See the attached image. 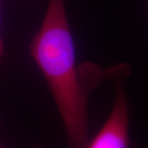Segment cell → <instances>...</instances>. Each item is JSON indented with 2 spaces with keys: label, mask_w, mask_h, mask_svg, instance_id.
<instances>
[{
  "label": "cell",
  "mask_w": 148,
  "mask_h": 148,
  "mask_svg": "<svg viewBox=\"0 0 148 148\" xmlns=\"http://www.w3.org/2000/svg\"><path fill=\"white\" fill-rule=\"evenodd\" d=\"M30 53L44 75L57 105L70 148H86L88 140L87 99L104 76L97 65H77L75 46L64 0H49Z\"/></svg>",
  "instance_id": "cell-1"
},
{
  "label": "cell",
  "mask_w": 148,
  "mask_h": 148,
  "mask_svg": "<svg viewBox=\"0 0 148 148\" xmlns=\"http://www.w3.org/2000/svg\"><path fill=\"white\" fill-rule=\"evenodd\" d=\"M128 75L123 73L116 82L115 101L112 111L101 130L86 148H129V105L123 82ZM124 79V78H123Z\"/></svg>",
  "instance_id": "cell-2"
},
{
  "label": "cell",
  "mask_w": 148,
  "mask_h": 148,
  "mask_svg": "<svg viewBox=\"0 0 148 148\" xmlns=\"http://www.w3.org/2000/svg\"><path fill=\"white\" fill-rule=\"evenodd\" d=\"M2 3H3V0H0V63H1L2 58H3V55H4V45H3V41L2 34H1V8H2Z\"/></svg>",
  "instance_id": "cell-3"
},
{
  "label": "cell",
  "mask_w": 148,
  "mask_h": 148,
  "mask_svg": "<svg viewBox=\"0 0 148 148\" xmlns=\"http://www.w3.org/2000/svg\"><path fill=\"white\" fill-rule=\"evenodd\" d=\"M36 148H42V147H36Z\"/></svg>",
  "instance_id": "cell-4"
},
{
  "label": "cell",
  "mask_w": 148,
  "mask_h": 148,
  "mask_svg": "<svg viewBox=\"0 0 148 148\" xmlns=\"http://www.w3.org/2000/svg\"><path fill=\"white\" fill-rule=\"evenodd\" d=\"M0 148H1V147H0Z\"/></svg>",
  "instance_id": "cell-5"
}]
</instances>
